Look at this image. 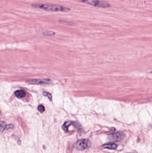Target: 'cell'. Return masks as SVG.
I'll use <instances>...</instances> for the list:
<instances>
[{
  "instance_id": "1",
  "label": "cell",
  "mask_w": 152,
  "mask_h": 153,
  "mask_svg": "<svg viewBox=\"0 0 152 153\" xmlns=\"http://www.w3.org/2000/svg\"><path fill=\"white\" fill-rule=\"evenodd\" d=\"M31 6L35 8L41 9L46 11L67 12L71 11V9L69 8L60 6V5H48V4L34 3L31 4Z\"/></svg>"
},
{
  "instance_id": "2",
  "label": "cell",
  "mask_w": 152,
  "mask_h": 153,
  "mask_svg": "<svg viewBox=\"0 0 152 153\" xmlns=\"http://www.w3.org/2000/svg\"><path fill=\"white\" fill-rule=\"evenodd\" d=\"M81 2L86 3L90 6L101 8H109L111 7V6L107 2L100 1L99 0H78Z\"/></svg>"
},
{
  "instance_id": "3",
  "label": "cell",
  "mask_w": 152,
  "mask_h": 153,
  "mask_svg": "<svg viewBox=\"0 0 152 153\" xmlns=\"http://www.w3.org/2000/svg\"><path fill=\"white\" fill-rule=\"evenodd\" d=\"M92 144L88 139H81L77 141L75 144V148L78 150L88 149L91 147Z\"/></svg>"
},
{
  "instance_id": "4",
  "label": "cell",
  "mask_w": 152,
  "mask_h": 153,
  "mask_svg": "<svg viewBox=\"0 0 152 153\" xmlns=\"http://www.w3.org/2000/svg\"><path fill=\"white\" fill-rule=\"evenodd\" d=\"M125 133L122 132H116L114 133H111L109 135V141L112 142H118L121 141L125 137Z\"/></svg>"
},
{
  "instance_id": "5",
  "label": "cell",
  "mask_w": 152,
  "mask_h": 153,
  "mask_svg": "<svg viewBox=\"0 0 152 153\" xmlns=\"http://www.w3.org/2000/svg\"><path fill=\"white\" fill-rule=\"evenodd\" d=\"M26 82L32 84H47L50 82V80L49 79H29L27 80Z\"/></svg>"
},
{
  "instance_id": "6",
  "label": "cell",
  "mask_w": 152,
  "mask_h": 153,
  "mask_svg": "<svg viewBox=\"0 0 152 153\" xmlns=\"http://www.w3.org/2000/svg\"><path fill=\"white\" fill-rule=\"evenodd\" d=\"M103 147L111 149H116L117 147V145L114 143H110L105 144L103 146Z\"/></svg>"
},
{
  "instance_id": "7",
  "label": "cell",
  "mask_w": 152,
  "mask_h": 153,
  "mask_svg": "<svg viewBox=\"0 0 152 153\" xmlns=\"http://www.w3.org/2000/svg\"><path fill=\"white\" fill-rule=\"evenodd\" d=\"M14 95L18 98H23L26 96V93L22 90H18L14 92Z\"/></svg>"
},
{
  "instance_id": "8",
  "label": "cell",
  "mask_w": 152,
  "mask_h": 153,
  "mask_svg": "<svg viewBox=\"0 0 152 153\" xmlns=\"http://www.w3.org/2000/svg\"><path fill=\"white\" fill-rule=\"evenodd\" d=\"M71 122L67 121V122H65L64 124H63L62 126V130L65 132H68V128L69 126L71 125Z\"/></svg>"
},
{
  "instance_id": "9",
  "label": "cell",
  "mask_w": 152,
  "mask_h": 153,
  "mask_svg": "<svg viewBox=\"0 0 152 153\" xmlns=\"http://www.w3.org/2000/svg\"><path fill=\"white\" fill-rule=\"evenodd\" d=\"M42 33L44 35H46V36H52L55 34V32L52 31H49V30L43 31Z\"/></svg>"
},
{
  "instance_id": "10",
  "label": "cell",
  "mask_w": 152,
  "mask_h": 153,
  "mask_svg": "<svg viewBox=\"0 0 152 153\" xmlns=\"http://www.w3.org/2000/svg\"><path fill=\"white\" fill-rule=\"evenodd\" d=\"M38 110L39 112H40V113H43L45 111V107L43 105L41 104V105H39L38 108Z\"/></svg>"
},
{
  "instance_id": "11",
  "label": "cell",
  "mask_w": 152,
  "mask_h": 153,
  "mask_svg": "<svg viewBox=\"0 0 152 153\" xmlns=\"http://www.w3.org/2000/svg\"><path fill=\"white\" fill-rule=\"evenodd\" d=\"M43 95L47 97L50 100H51L52 96H51V94H50V93L48 92H44L43 93Z\"/></svg>"
},
{
  "instance_id": "12",
  "label": "cell",
  "mask_w": 152,
  "mask_h": 153,
  "mask_svg": "<svg viewBox=\"0 0 152 153\" xmlns=\"http://www.w3.org/2000/svg\"><path fill=\"white\" fill-rule=\"evenodd\" d=\"M6 123H5L4 121H1V132L3 130H5V128H6Z\"/></svg>"
},
{
  "instance_id": "13",
  "label": "cell",
  "mask_w": 152,
  "mask_h": 153,
  "mask_svg": "<svg viewBox=\"0 0 152 153\" xmlns=\"http://www.w3.org/2000/svg\"><path fill=\"white\" fill-rule=\"evenodd\" d=\"M151 102H152V98H151Z\"/></svg>"
},
{
  "instance_id": "14",
  "label": "cell",
  "mask_w": 152,
  "mask_h": 153,
  "mask_svg": "<svg viewBox=\"0 0 152 153\" xmlns=\"http://www.w3.org/2000/svg\"><path fill=\"white\" fill-rule=\"evenodd\" d=\"M151 73L152 74V71H151Z\"/></svg>"
}]
</instances>
